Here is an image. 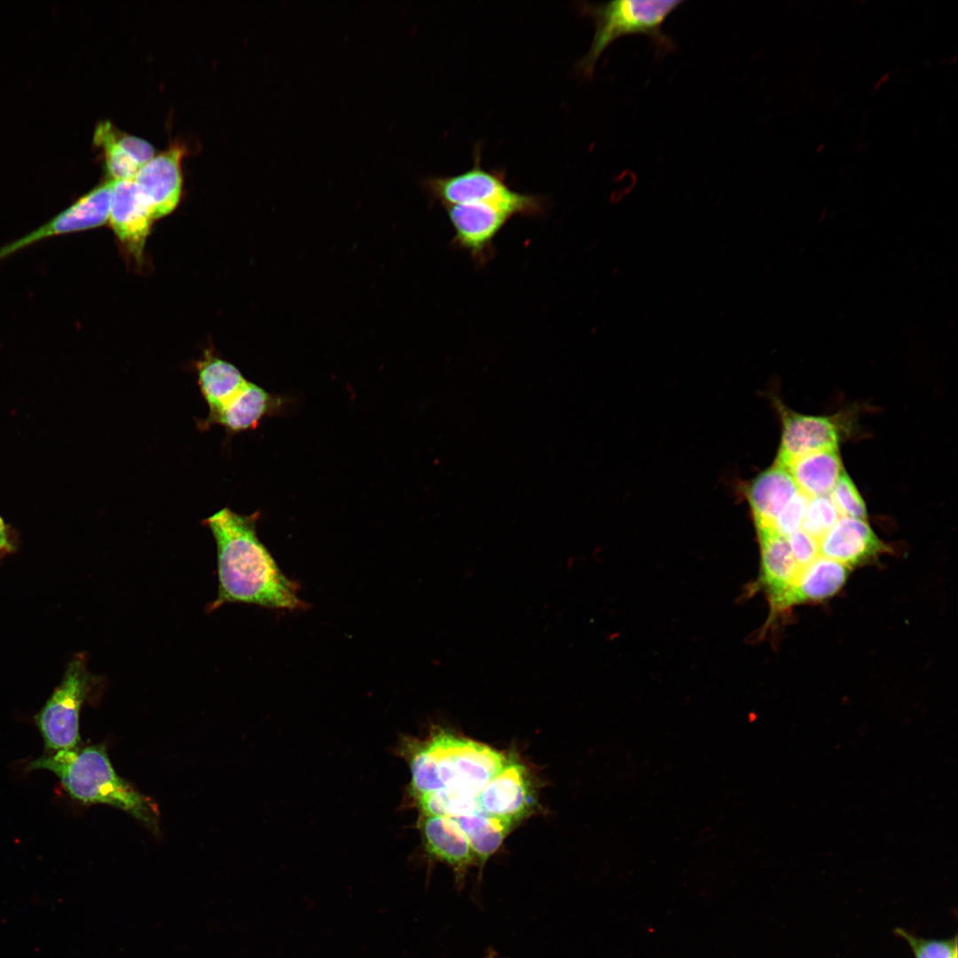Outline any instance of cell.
Here are the masks:
<instances>
[{
	"instance_id": "obj_31",
	"label": "cell",
	"mask_w": 958,
	"mask_h": 958,
	"mask_svg": "<svg viewBox=\"0 0 958 958\" xmlns=\"http://www.w3.org/2000/svg\"><path fill=\"white\" fill-rule=\"evenodd\" d=\"M888 79H889V74H885V75H883V76H882V77H881V78L879 79V81H878V82H876V88H875V90H876V89H877V88H878L879 86H881V85H882L883 83H884L885 82H887V81H888Z\"/></svg>"
},
{
	"instance_id": "obj_11",
	"label": "cell",
	"mask_w": 958,
	"mask_h": 958,
	"mask_svg": "<svg viewBox=\"0 0 958 958\" xmlns=\"http://www.w3.org/2000/svg\"><path fill=\"white\" fill-rule=\"evenodd\" d=\"M760 548L759 583L766 592L772 612L782 611L784 599L801 568L787 537L773 526L757 528Z\"/></svg>"
},
{
	"instance_id": "obj_7",
	"label": "cell",
	"mask_w": 958,
	"mask_h": 958,
	"mask_svg": "<svg viewBox=\"0 0 958 958\" xmlns=\"http://www.w3.org/2000/svg\"><path fill=\"white\" fill-rule=\"evenodd\" d=\"M420 185L433 202L438 201L444 207L502 201L517 193L508 187L503 171L481 167L478 150L471 169L453 176L427 177Z\"/></svg>"
},
{
	"instance_id": "obj_32",
	"label": "cell",
	"mask_w": 958,
	"mask_h": 958,
	"mask_svg": "<svg viewBox=\"0 0 958 958\" xmlns=\"http://www.w3.org/2000/svg\"><path fill=\"white\" fill-rule=\"evenodd\" d=\"M486 958H502L494 950H490L487 953Z\"/></svg>"
},
{
	"instance_id": "obj_21",
	"label": "cell",
	"mask_w": 958,
	"mask_h": 958,
	"mask_svg": "<svg viewBox=\"0 0 958 958\" xmlns=\"http://www.w3.org/2000/svg\"><path fill=\"white\" fill-rule=\"evenodd\" d=\"M456 821L481 866L499 848L512 824L481 811L458 818Z\"/></svg>"
},
{
	"instance_id": "obj_24",
	"label": "cell",
	"mask_w": 958,
	"mask_h": 958,
	"mask_svg": "<svg viewBox=\"0 0 958 958\" xmlns=\"http://www.w3.org/2000/svg\"><path fill=\"white\" fill-rule=\"evenodd\" d=\"M840 514L828 495L810 498L801 529L815 538H822L836 522Z\"/></svg>"
},
{
	"instance_id": "obj_20",
	"label": "cell",
	"mask_w": 958,
	"mask_h": 958,
	"mask_svg": "<svg viewBox=\"0 0 958 958\" xmlns=\"http://www.w3.org/2000/svg\"><path fill=\"white\" fill-rule=\"evenodd\" d=\"M786 467L798 491L809 499L828 495L844 470L837 449L801 456Z\"/></svg>"
},
{
	"instance_id": "obj_19",
	"label": "cell",
	"mask_w": 958,
	"mask_h": 958,
	"mask_svg": "<svg viewBox=\"0 0 958 958\" xmlns=\"http://www.w3.org/2000/svg\"><path fill=\"white\" fill-rule=\"evenodd\" d=\"M195 371L208 412L225 405L248 381L234 365L208 350L195 363Z\"/></svg>"
},
{
	"instance_id": "obj_10",
	"label": "cell",
	"mask_w": 958,
	"mask_h": 958,
	"mask_svg": "<svg viewBox=\"0 0 958 958\" xmlns=\"http://www.w3.org/2000/svg\"><path fill=\"white\" fill-rule=\"evenodd\" d=\"M108 223L126 252L140 261L154 220L134 179L110 180Z\"/></svg>"
},
{
	"instance_id": "obj_30",
	"label": "cell",
	"mask_w": 958,
	"mask_h": 958,
	"mask_svg": "<svg viewBox=\"0 0 958 958\" xmlns=\"http://www.w3.org/2000/svg\"><path fill=\"white\" fill-rule=\"evenodd\" d=\"M15 548L12 532L0 517V554L12 552Z\"/></svg>"
},
{
	"instance_id": "obj_33",
	"label": "cell",
	"mask_w": 958,
	"mask_h": 958,
	"mask_svg": "<svg viewBox=\"0 0 958 958\" xmlns=\"http://www.w3.org/2000/svg\"><path fill=\"white\" fill-rule=\"evenodd\" d=\"M955 958H957V957H955Z\"/></svg>"
},
{
	"instance_id": "obj_4",
	"label": "cell",
	"mask_w": 958,
	"mask_h": 958,
	"mask_svg": "<svg viewBox=\"0 0 958 958\" xmlns=\"http://www.w3.org/2000/svg\"><path fill=\"white\" fill-rule=\"evenodd\" d=\"M683 3L680 0H614L582 4L583 13L594 22L595 33L588 52L577 64V70L583 76L591 77L605 50L616 39L628 35L648 37L659 56L673 51L676 44L664 32L663 25Z\"/></svg>"
},
{
	"instance_id": "obj_9",
	"label": "cell",
	"mask_w": 958,
	"mask_h": 958,
	"mask_svg": "<svg viewBox=\"0 0 958 958\" xmlns=\"http://www.w3.org/2000/svg\"><path fill=\"white\" fill-rule=\"evenodd\" d=\"M779 410L782 431L776 463L787 467L801 456L837 449L842 425L836 417L798 413L781 404Z\"/></svg>"
},
{
	"instance_id": "obj_23",
	"label": "cell",
	"mask_w": 958,
	"mask_h": 958,
	"mask_svg": "<svg viewBox=\"0 0 958 958\" xmlns=\"http://www.w3.org/2000/svg\"><path fill=\"white\" fill-rule=\"evenodd\" d=\"M95 142L104 150L106 170L111 180L134 179L140 166L119 144L117 130L109 122H102L97 128Z\"/></svg>"
},
{
	"instance_id": "obj_12",
	"label": "cell",
	"mask_w": 958,
	"mask_h": 958,
	"mask_svg": "<svg viewBox=\"0 0 958 958\" xmlns=\"http://www.w3.org/2000/svg\"><path fill=\"white\" fill-rule=\"evenodd\" d=\"M183 148L173 147L140 167L134 181L145 197L153 219L171 213L182 192L180 162Z\"/></svg>"
},
{
	"instance_id": "obj_26",
	"label": "cell",
	"mask_w": 958,
	"mask_h": 958,
	"mask_svg": "<svg viewBox=\"0 0 958 958\" xmlns=\"http://www.w3.org/2000/svg\"><path fill=\"white\" fill-rule=\"evenodd\" d=\"M896 932L908 942L915 958L957 957L956 938L953 940H928L915 937L902 929H898Z\"/></svg>"
},
{
	"instance_id": "obj_16",
	"label": "cell",
	"mask_w": 958,
	"mask_h": 958,
	"mask_svg": "<svg viewBox=\"0 0 958 958\" xmlns=\"http://www.w3.org/2000/svg\"><path fill=\"white\" fill-rule=\"evenodd\" d=\"M797 491L788 468L776 462L755 477L746 495L756 528L774 527L777 517Z\"/></svg>"
},
{
	"instance_id": "obj_22",
	"label": "cell",
	"mask_w": 958,
	"mask_h": 958,
	"mask_svg": "<svg viewBox=\"0 0 958 958\" xmlns=\"http://www.w3.org/2000/svg\"><path fill=\"white\" fill-rule=\"evenodd\" d=\"M421 814L458 819L479 810L476 797L452 789H442L415 798Z\"/></svg>"
},
{
	"instance_id": "obj_29",
	"label": "cell",
	"mask_w": 958,
	"mask_h": 958,
	"mask_svg": "<svg viewBox=\"0 0 958 958\" xmlns=\"http://www.w3.org/2000/svg\"><path fill=\"white\" fill-rule=\"evenodd\" d=\"M117 140L140 167L153 158V147L145 140L122 134L119 130H117Z\"/></svg>"
},
{
	"instance_id": "obj_27",
	"label": "cell",
	"mask_w": 958,
	"mask_h": 958,
	"mask_svg": "<svg viewBox=\"0 0 958 958\" xmlns=\"http://www.w3.org/2000/svg\"><path fill=\"white\" fill-rule=\"evenodd\" d=\"M808 500L809 498L799 491L794 495L775 521L774 528L778 532L788 537L801 529Z\"/></svg>"
},
{
	"instance_id": "obj_28",
	"label": "cell",
	"mask_w": 958,
	"mask_h": 958,
	"mask_svg": "<svg viewBox=\"0 0 958 958\" xmlns=\"http://www.w3.org/2000/svg\"><path fill=\"white\" fill-rule=\"evenodd\" d=\"M792 554L802 569L820 556L819 540L802 529L787 537Z\"/></svg>"
},
{
	"instance_id": "obj_17",
	"label": "cell",
	"mask_w": 958,
	"mask_h": 958,
	"mask_svg": "<svg viewBox=\"0 0 958 958\" xmlns=\"http://www.w3.org/2000/svg\"><path fill=\"white\" fill-rule=\"evenodd\" d=\"M419 826L428 853L452 867L461 878L475 858L456 820L421 814Z\"/></svg>"
},
{
	"instance_id": "obj_13",
	"label": "cell",
	"mask_w": 958,
	"mask_h": 958,
	"mask_svg": "<svg viewBox=\"0 0 958 958\" xmlns=\"http://www.w3.org/2000/svg\"><path fill=\"white\" fill-rule=\"evenodd\" d=\"M888 550L866 520L840 516L819 539L820 555L846 567L863 564Z\"/></svg>"
},
{
	"instance_id": "obj_15",
	"label": "cell",
	"mask_w": 958,
	"mask_h": 958,
	"mask_svg": "<svg viewBox=\"0 0 958 958\" xmlns=\"http://www.w3.org/2000/svg\"><path fill=\"white\" fill-rule=\"evenodd\" d=\"M279 405L277 397L258 385L247 383L222 408L197 420L200 430L221 426L227 436L255 428L262 419L275 412Z\"/></svg>"
},
{
	"instance_id": "obj_3",
	"label": "cell",
	"mask_w": 958,
	"mask_h": 958,
	"mask_svg": "<svg viewBox=\"0 0 958 958\" xmlns=\"http://www.w3.org/2000/svg\"><path fill=\"white\" fill-rule=\"evenodd\" d=\"M29 768L55 773L75 800L117 807L149 827L157 823L153 803L116 773L101 746L50 752L33 761Z\"/></svg>"
},
{
	"instance_id": "obj_14",
	"label": "cell",
	"mask_w": 958,
	"mask_h": 958,
	"mask_svg": "<svg viewBox=\"0 0 958 958\" xmlns=\"http://www.w3.org/2000/svg\"><path fill=\"white\" fill-rule=\"evenodd\" d=\"M530 798L525 768L510 759L476 796L481 812L511 822L524 814Z\"/></svg>"
},
{
	"instance_id": "obj_2",
	"label": "cell",
	"mask_w": 958,
	"mask_h": 958,
	"mask_svg": "<svg viewBox=\"0 0 958 958\" xmlns=\"http://www.w3.org/2000/svg\"><path fill=\"white\" fill-rule=\"evenodd\" d=\"M400 753L411 772V791L423 796L452 789L477 796L509 761L500 751L475 741L433 730L425 740L404 738Z\"/></svg>"
},
{
	"instance_id": "obj_25",
	"label": "cell",
	"mask_w": 958,
	"mask_h": 958,
	"mask_svg": "<svg viewBox=\"0 0 958 958\" xmlns=\"http://www.w3.org/2000/svg\"><path fill=\"white\" fill-rule=\"evenodd\" d=\"M828 497L840 516H849L866 520L867 508L857 487L843 470Z\"/></svg>"
},
{
	"instance_id": "obj_18",
	"label": "cell",
	"mask_w": 958,
	"mask_h": 958,
	"mask_svg": "<svg viewBox=\"0 0 958 958\" xmlns=\"http://www.w3.org/2000/svg\"><path fill=\"white\" fill-rule=\"evenodd\" d=\"M847 576L848 567L820 555L801 569L784 599L782 610L835 595L844 585Z\"/></svg>"
},
{
	"instance_id": "obj_6",
	"label": "cell",
	"mask_w": 958,
	"mask_h": 958,
	"mask_svg": "<svg viewBox=\"0 0 958 958\" xmlns=\"http://www.w3.org/2000/svg\"><path fill=\"white\" fill-rule=\"evenodd\" d=\"M98 683V677L88 670L85 655H75L68 663L60 684L36 716L37 726L51 752L78 747L80 711Z\"/></svg>"
},
{
	"instance_id": "obj_5",
	"label": "cell",
	"mask_w": 958,
	"mask_h": 958,
	"mask_svg": "<svg viewBox=\"0 0 958 958\" xmlns=\"http://www.w3.org/2000/svg\"><path fill=\"white\" fill-rule=\"evenodd\" d=\"M546 206L544 197L517 192L506 200L444 207L454 231L452 244L484 265L494 256L497 235L512 217L539 216Z\"/></svg>"
},
{
	"instance_id": "obj_8",
	"label": "cell",
	"mask_w": 958,
	"mask_h": 958,
	"mask_svg": "<svg viewBox=\"0 0 958 958\" xmlns=\"http://www.w3.org/2000/svg\"><path fill=\"white\" fill-rule=\"evenodd\" d=\"M111 201L110 181L99 185L52 219L23 236L0 247V261L42 240L106 224L109 218Z\"/></svg>"
},
{
	"instance_id": "obj_1",
	"label": "cell",
	"mask_w": 958,
	"mask_h": 958,
	"mask_svg": "<svg viewBox=\"0 0 958 958\" xmlns=\"http://www.w3.org/2000/svg\"><path fill=\"white\" fill-rule=\"evenodd\" d=\"M258 513L238 514L228 506L202 521L217 550L218 593L210 604L242 602L275 609L304 607L298 585L282 573L256 534Z\"/></svg>"
}]
</instances>
